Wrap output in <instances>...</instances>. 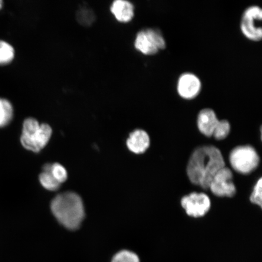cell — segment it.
I'll return each instance as SVG.
<instances>
[{
  "mask_svg": "<svg viewBox=\"0 0 262 262\" xmlns=\"http://www.w3.org/2000/svg\"><path fill=\"white\" fill-rule=\"evenodd\" d=\"M261 187L262 179L260 178L255 183L250 196V201L252 204L260 206V208L262 206Z\"/></svg>",
  "mask_w": 262,
  "mask_h": 262,
  "instance_id": "cell-20",
  "label": "cell"
},
{
  "mask_svg": "<svg viewBox=\"0 0 262 262\" xmlns=\"http://www.w3.org/2000/svg\"><path fill=\"white\" fill-rule=\"evenodd\" d=\"M3 6V2L2 1V0H0V9H2Z\"/></svg>",
  "mask_w": 262,
  "mask_h": 262,
  "instance_id": "cell-21",
  "label": "cell"
},
{
  "mask_svg": "<svg viewBox=\"0 0 262 262\" xmlns=\"http://www.w3.org/2000/svg\"><path fill=\"white\" fill-rule=\"evenodd\" d=\"M14 110L11 101L0 98V128L9 125L14 117Z\"/></svg>",
  "mask_w": 262,
  "mask_h": 262,
  "instance_id": "cell-13",
  "label": "cell"
},
{
  "mask_svg": "<svg viewBox=\"0 0 262 262\" xmlns=\"http://www.w3.org/2000/svg\"><path fill=\"white\" fill-rule=\"evenodd\" d=\"M111 262H140L139 255L133 251L124 250L118 252Z\"/></svg>",
  "mask_w": 262,
  "mask_h": 262,
  "instance_id": "cell-18",
  "label": "cell"
},
{
  "mask_svg": "<svg viewBox=\"0 0 262 262\" xmlns=\"http://www.w3.org/2000/svg\"><path fill=\"white\" fill-rule=\"evenodd\" d=\"M52 127L48 123H40L34 117H28L23 123L21 143L25 149L40 152L48 145L52 135Z\"/></svg>",
  "mask_w": 262,
  "mask_h": 262,
  "instance_id": "cell-3",
  "label": "cell"
},
{
  "mask_svg": "<svg viewBox=\"0 0 262 262\" xmlns=\"http://www.w3.org/2000/svg\"><path fill=\"white\" fill-rule=\"evenodd\" d=\"M180 204L186 214L194 218L204 217L211 207V199L204 192L189 193L180 200Z\"/></svg>",
  "mask_w": 262,
  "mask_h": 262,
  "instance_id": "cell-7",
  "label": "cell"
},
{
  "mask_svg": "<svg viewBox=\"0 0 262 262\" xmlns=\"http://www.w3.org/2000/svg\"><path fill=\"white\" fill-rule=\"evenodd\" d=\"M208 189L217 196L232 198L236 194L237 189L231 170L226 166L222 168L212 179Z\"/></svg>",
  "mask_w": 262,
  "mask_h": 262,
  "instance_id": "cell-9",
  "label": "cell"
},
{
  "mask_svg": "<svg viewBox=\"0 0 262 262\" xmlns=\"http://www.w3.org/2000/svg\"><path fill=\"white\" fill-rule=\"evenodd\" d=\"M226 166L221 150L214 145L196 147L190 156L186 173L193 185L205 190L216 173Z\"/></svg>",
  "mask_w": 262,
  "mask_h": 262,
  "instance_id": "cell-1",
  "label": "cell"
},
{
  "mask_svg": "<svg viewBox=\"0 0 262 262\" xmlns=\"http://www.w3.org/2000/svg\"><path fill=\"white\" fill-rule=\"evenodd\" d=\"M51 172L54 179L61 184L67 181L68 179V172L63 166L59 163L52 164Z\"/></svg>",
  "mask_w": 262,
  "mask_h": 262,
  "instance_id": "cell-19",
  "label": "cell"
},
{
  "mask_svg": "<svg viewBox=\"0 0 262 262\" xmlns=\"http://www.w3.org/2000/svg\"><path fill=\"white\" fill-rule=\"evenodd\" d=\"M51 210L55 218L65 228L75 230L80 227L84 217L83 201L73 192L58 194L52 200Z\"/></svg>",
  "mask_w": 262,
  "mask_h": 262,
  "instance_id": "cell-2",
  "label": "cell"
},
{
  "mask_svg": "<svg viewBox=\"0 0 262 262\" xmlns=\"http://www.w3.org/2000/svg\"><path fill=\"white\" fill-rule=\"evenodd\" d=\"M110 12L120 24H129L136 15L135 6L127 0H116L111 3Z\"/></svg>",
  "mask_w": 262,
  "mask_h": 262,
  "instance_id": "cell-11",
  "label": "cell"
},
{
  "mask_svg": "<svg viewBox=\"0 0 262 262\" xmlns=\"http://www.w3.org/2000/svg\"><path fill=\"white\" fill-rule=\"evenodd\" d=\"M202 87L201 78L191 72H185L180 74L176 82L177 94L186 101L198 98L201 93Z\"/></svg>",
  "mask_w": 262,
  "mask_h": 262,
  "instance_id": "cell-8",
  "label": "cell"
},
{
  "mask_svg": "<svg viewBox=\"0 0 262 262\" xmlns=\"http://www.w3.org/2000/svg\"><path fill=\"white\" fill-rule=\"evenodd\" d=\"M150 145V138L147 131L136 129L130 132L126 140V146L130 151L140 155L145 152Z\"/></svg>",
  "mask_w": 262,
  "mask_h": 262,
  "instance_id": "cell-12",
  "label": "cell"
},
{
  "mask_svg": "<svg viewBox=\"0 0 262 262\" xmlns=\"http://www.w3.org/2000/svg\"><path fill=\"white\" fill-rule=\"evenodd\" d=\"M76 18L78 24L88 27L96 21V16L91 9L88 7H81L77 12Z\"/></svg>",
  "mask_w": 262,
  "mask_h": 262,
  "instance_id": "cell-16",
  "label": "cell"
},
{
  "mask_svg": "<svg viewBox=\"0 0 262 262\" xmlns=\"http://www.w3.org/2000/svg\"><path fill=\"white\" fill-rule=\"evenodd\" d=\"M262 9L259 6H248L242 13L240 21V31L248 40L258 42L261 41Z\"/></svg>",
  "mask_w": 262,
  "mask_h": 262,
  "instance_id": "cell-6",
  "label": "cell"
},
{
  "mask_svg": "<svg viewBox=\"0 0 262 262\" xmlns=\"http://www.w3.org/2000/svg\"><path fill=\"white\" fill-rule=\"evenodd\" d=\"M167 42L160 29L146 28L137 32L134 40L136 50L145 56H154L166 48Z\"/></svg>",
  "mask_w": 262,
  "mask_h": 262,
  "instance_id": "cell-4",
  "label": "cell"
},
{
  "mask_svg": "<svg viewBox=\"0 0 262 262\" xmlns=\"http://www.w3.org/2000/svg\"><path fill=\"white\" fill-rule=\"evenodd\" d=\"M52 164H47L43 166V171L39 176L41 184L49 191H57L60 187L59 183L52 175L51 172Z\"/></svg>",
  "mask_w": 262,
  "mask_h": 262,
  "instance_id": "cell-14",
  "label": "cell"
},
{
  "mask_svg": "<svg viewBox=\"0 0 262 262\" xmlns=\"http://www.w3.org/2000/svg\"><path fill=\"white\" fill-rule=\"evenodd\" d=\"M15 49L9 42L0 40V65L11 63L15 58Z\"/></svg>",
  "mask_w": 262,
  "mask_h": 262,
  "instance_id": "cell-15",
  "label": "cell"
},
{
  "mask_svg": "<svg viewBox=\"0 0 262 262\" xmlns=\"http://www.w3.org/2000/svg\"><path fill=\"white\" fill-rule=\"evenodd\" d=\"M219 120L214 110L211 107H204L199 111L196 116V127L203 135L211 137Z\"/></svg>",
  "mask_w": 262,
  "mask_h": 262,
  "instance_id": "cell-10",
  "label": "cell"
},
{
  "mask_svg": "<svg viewBox=\"0 0 262 262\" xmlns=\"http://www.w3.org/2000/svg\"><path fill=\"white\" fill-rule=\"evenodd\" d=\"M231 125L228 120H219L217 126H216L212 137L215 140H224L231 133Z\"/></svg>",
  "mask_w": 262,
  "mask_h": 262,
  "instance_id": "cell-17",
  "label": "cell"
},
{
  "mask_svg": "<svg viewBox=\"0 0 262 262\" xmlns=\"http://www.w3.org/2000/svg\"><path fill=\"white\" fill-rule=\"evenodd\" d=\"M229 161L234 171L249 174L258 168L260 159L254 146L245 145L234 147L229 153Z\"/></svg>",
  "mask_w": 262,
  "mask_h": 262,
  "instance_id": "cell-5",
  "label": "cell"
}]
</instances>
